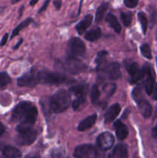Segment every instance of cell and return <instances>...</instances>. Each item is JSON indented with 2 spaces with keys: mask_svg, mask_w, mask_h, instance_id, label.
Segmentation results:
<instances>
[{
  "mask_svg": "<svg viewBox=\"0 0 157 158\" xmlns=\"http://www.w3.org/2000/svg\"><path fill=\"white\" fill-rule=\"evenodd\" d=\"M37 2H38V1H35V0H34V1H31L29 4H30L31 6H34V5H35V4H36Z\"/></svg>",
  "mask_w": 157,
  "mask_h": 158,
  "instance_id": "cell-42",
  "label": "cell"
},
{
  "mask_svg": "<svg viewBox=\"0 0 157 158\" xmlns=\"http://www.w3.org/2000/svg\"><path fill=\"white\" fill-rule=\"evenodd\" d=\"M156 65H157V58H156Z\"/></svg>",
  "mask_w": 157,
  "mask_h": 158,
  "instance_id": "cell-45",
  "label": "cell"
},
{
  "mask_svg": "<svg viewBox=\"0 0 157 158\" xmlns=\"http://www.w3.org/2000/svg\"><path fill=\"white\" fill-rule=\"evenodd\" d=\"M152 137H153V138L157 141V124H156V126L153 128V130H152Z\"/></svg>",
  "mask_w": 157,
  "mask_h": 158,
  "instance_id": "cell-37",
  "label": "cell"
},
{
  "mask_svg": "<svg viewBox=\"0 0 157 158\" xmlns=\"http://www.w3.org/2000/svg\"><path fill=\"white\" fill-rule=\"evenodd\" d=\"M4 132H5V127L3 126L2 122H0V137L4 134Z\"/></svg>",
  "mask_w": 157,
  "mask_h": 158,
  "instance_id": "cell-40",
  "label": "cell"
},
{
  "mask_svg": "<svg viewBox=\"0 0 157 158\" xmlns=\"http://www.w3.org/2000/svg\"><path fill=\"white\" fill-rule=\"evenodd\" d=\"M92 16L91 15H87L83 18V19L82 21H80L78 24L75 26V29L77 30L78 33L79 35H83L85 32L86 31V29L90 26V25L92 24Z\"/></svg>",
  "mask_w": 157,
  "mask_h": 158,
  "instance_id": "cell-17",
  "label": "cell"
},
{
  "mask_svg": "<svg viewBox=\"0 0 157 158\" xmlns=\"http://www.w3.org/2000/svg\"><path fill=\"white\" fill-rule=\"evenodd\" d=\"M37 137V131L34 129L25 132L18 133L15 137V142L20 146H28L35 141Z\"/></svg>",
  "mask_w": 157,
  "mask_h": 158,
  "instance_id": "cell-10",
  "label": "cell"
},
{
  "mask_svg": "<svg viewBox=\"0 0 157 158\" xmlns=\"http://www.w3.org/2000/svg\"><path fill=\"white\" fill-rule=\"evenodd\" d=\"M58 69L70 74H78L84 72L86 69V66L82 63L78 59L66 57L56 63Z\"/></svg>",
  "mask_w": 157,
  "mask_h": 158,
  "instance_id": "cell-3",
  "label": "cell"
},
{
  "mask_svg": "<svg viewBox=\"0 0 157 158\" xmlns=\"http://www.w3.org/2000/svg\"><path fill=\"white\" fill-rule=\"evenodd\" d=\"M115 138L109 132H104L100 134L96 139V143L99 148L103 151H108L113 147Z\"/></svg>",
  "mask_w": 157,
  "mask_h": 158,
  "instance_id": "cell-12",
  "label": "cell"
},
{
  "mask_svg": "<svg viewBox=\"0 0 157 158\" xmlns=\"http://www.w3.org/2000/svg\"><path fill=\"white\" fill-rule=\"evenodd\" d=\"M37 116V108L30 102L23 101L14 108L11 120L12 122L18 123L16 127V131L18 133H21L32 129Z\"/></svg>",
  "mask_w": 157,
  "mask_h": 158,
  "instance_id": "cell-1",
  "label": "cell"
},
{
  "mask_svg": "<svg viewBox=\"0 0 157 158\" xmlns=\"http://www.w3.org/2000/svg\"><path fill=\"white\" fill-rule=\"evenodd\" d=\"M1 158H22L19 150L12 146H6L3 148Z\"/></svg>",
  "mask_w": 157,
  "mask_h": 158,
  "instance_id": "cell-16",
  "label": "cell"
},
{
  "mask_svg": "<svg viewBox=\"0 0 157 158\" xmlns=\"http://www.w3.org/2000/svg\"><path fill=\"white\" fill-rule=\"evenodd\" d=\"M108 9V3L103 2L99 6V8L96 10V13H95V21L97 23H99L103 20V16H104L105 13H106V10Z\"/></svg>",
  "mask_w": 157,
  "mask_h": 158,
  "instance_id": "cell-23",
  "label": "cell"
},
{
  "mask_svg": "<svg viewBox=\"0 0 157 158\" xmlns=\"http://www.w3.org/2000/svg\"><path fill=\"white\" fill-rule=\"evenodd\" d=\"M49 0H48V1H46V2L44 3V5H43V6H42V7L41 9H39V11H38V12H42V11H44L45 9H46V8H47V6H48V4H49Z\"/></svg>",
  "mask_w": 157,
  "mask_h": 158,
  "instance_id": "cell-38",
  "label": "cell"
},
{
  "mask_svg": "<svg viewBox=\"0 0 157 158\" xmlns=\"http://www.w3.org/2000/svg\"><path fill=\"white\" fill-rule=\"evenodd\" d=\"M53 5L54 6H55V8H56V9H59L60 8H61V5H62V2L61 1H58V0H55V1L53 2Z\"/></svg>",
  "mask_w": 157,
  "mask_h": 158,
  "instance_id": "cell-36",
  "label": "cell"
},
{
  "mask_svg": "<svg viewBox=\"0 0 157 158\" xmlns=\"http://www.w3.org/2000/svg\"><path fill=\"white\" fill-rule=\"evenodd\" d=\"M121 111V106L119 103L112 105L105 114V123H109L113 121Z\"/></svg>",
  "mask_w": 157,
  "mask_h": 158,
  "instance_id": "cell-14",
  "label": "cell"
},
{
  "mask_svg": "<svg viewBox=\"0 0 157 158\" xmlns=\"http://www.w3.org/2000/svg\"><path fill=\"white\" fill-rule=\"evenodd\" d=\"M69 92L75 96V98L86 96V86L83 84H78L77 86H72L69 88Z\"/></svg>",
  "mask_w": 157,
  "mask_h": 158,
  "instance_id": "cell-22",
  "label": "cell"
},
{
  "mask_svg": "<svg viewBox=\"0 0 157 158\" xmlns=\"http://www.w3.org/2000/svg\"><path fill=\"white\" fill-rule=\"evenodd\" d=\"M132 97H133V100H135V101L136 102L139 110L141 113L142 115L145 118H148L150 117L152 114V106L147 100H146L142 97L139 88H135V89H133Z\"/></svg>",
  "mask_w": 157,
  "mask_h": 158,
  "instance_id": "cell-7",
  "label": "cell"
},
{
  "mask_svg": "<svg viewBox=\"0 0 157 158\" xmlns=\"http://www.w3.org/2000/svg\"><path fill=\"white\" fill-rule=\"evenodd\" d=\"M153 99L154 100H157V83L155 85V87L153 89Z\"/></svg>",
  "mask_w": 157,
  "mask_h": 158,
  "instance_id": "cell-39",
  "label": "cell"
},
{
  "mask_svg": "<svg viewBox=\"0 0 157 158\" xmlns=\"http://www.w3.org/2000/svg\"><path fill=\"white\" fill-rule=\"evenodd\" d=\"M97 115L96 114H92V115L89 116L86 119L80 122V123L78 126V131H85L86 130L89 129L95 124L96 121Z\"/></svg>",
  "mask_w": 157,
  "mask_h": 158,
  "instance_id": "cell-19",
  "label": "cell"
},
{
  "mask_svg": "<svg viewBox=\"0 0 157 158\" xmlns=\"http://www.w3.org/2000/svg\"><path fill=\"white\" fill-rule=\"evenodd\" d=\"M28 158H36V157H28Z\"/></svg>",
  "mask_w": 157,
  "mask_h": 158,
  "instance_id": "cell-44",
  "label": "cell"
},
{
  "mask_svg": "<svg viewBox=\"0 0 157 158\" xmlns=\"http://www.w3.org/2000/svg\"><path fill=\"white\" fill-rule=\"evenodd\" d=\"M22 40H20L19 41H18V43H17V44L15 45V46H14V47H13V49H18V48L19 47L20 45L22 44Z\"/></svg>",
  "mask_w": 157,
  "mask_h": 158,
  "instance_id": "cell-41",
  "label": "cell"
},
{
  "mask_svg": "<svg viewBox=\"0 0 157 158\" xmlns=\"http://www.w3.org/2000/svg\"><path fill=\"white\" fill-rule=\"evenodd\" d=\"M73 155L75 158H95L96 153L92 144H82L75 148Z\"/></svg>",
  "mask_w": 157,
  "mask_h": 158,
  "instance_id": "cell-11",
  "label": "cell"
},
{
  "mask_svg": "<svg viewBox=\"0 0 157 158\" xmlns=\"http://www.w3.org/2000/svg\"><path fill=\"white\" fill-rule=\"evenodd\" d=\"M127 147L124 143H119L112 151V155L109 158H127Z\"/></svg>",
  "mask_w": 157,
  "mask_h": 158,
  "instance_id": "cell-18",
  "label": "cell"
},
{
  "mask_svg": "<svg viewBox=\"0 0 157 158\" xmlns=\"http://www.w3.org/2000/svg\"><path fill=\"white\" fill-rule=\"evenodd\" d=\"M143 77H146L145 80V90L148 95H152L153 93L154 87H155V80H154L153 75L151 71L150 66L148 65H145L143 66Z\"/></svg>",
  "mask_w": 157,
  "mask_h": 158,
  "instance_id": "cell-13",
  "label": "cell"
},
{
  "mask_svg": "<svg viewBox=\"0 0 157 158\" xmlns=\"http://www.w3.org/2000/svg\"><path fill=\"white\" fill-rule=\"evenodd\" d=\"M8 36H9V34L8 33L5 34L4 36H3L1 42H0V46H2L6 44V42H7V40H8Z\"/></svg>",
  "mask_w": 157,
  "mask_h": 158,
  "instance_id": "cell-35",
  "label": "cell"
},
{
  "mask_svg": "<svg viewBox=\"0 0 157 158\" xmlns=\"http://www.w3.org/2000/svg\"><path fill=\"white\" fill-rule=\"evenodd\" d=\"M97 70L103 72L111 80H117L121 77L120 66L116 62L107 63L105 60L97 66Z\"/></svg>",
  "mask_w": 157,
  "mask_h": 158,
  "instance_id": "cell-6",
  "label": "cell"
},
{
  "mask_svg": "<svg viewBox=\"0 0 157 158\" xmlns=\"http://www.w3.org/2000/svg\"><path fill=\"white\" fill-rule=\"evenodd\" d=\"M4 9H5V8H3V7H0V15H1V14L2 13L3 11H4Z\"/></svg>",
  "mask_w": 157,
  "mask_h": 158,
  "instance_id": "cell-43",
  "label": "cell"
},
{
  "mask_svg": "<svg viewBox=\"0 0 157 158\" xmlns=\"http://www.w3.org/2000/svg\"><path fill=\"white\" fill-rule=\"evenodd\" d=\"M40 83V72L32 70L18 79L17 84L21 87H34Z\"/></svg>",
  "mask_w": 157,
  "mask_h": 158,
  "instance_id": "cell-8",
  "label": "cell"
},
{
  "mask_svg": "<svg viewBox=\"0 0 157 158\" xmlns=\"http://www.w3.org/2000/svg\"><path fill=\"white\" fill-rule=\"evenodd\" d=\"M122 21L125 26H129L132 19V14L130 12H122L120 14Z\"/></svg>",
  "mask_w": 157,
  "mask_h": 158,
  "instance_id": "cell-30",
  "label": "cell"
},
{
  "mask_svg": "<svg viewBox=\"0 0 157 158\" xmlns=\"http://www.w3.org/2000/svg\"><path fill=\"white\" fill-rule=\"evenodd\" d=\"M138 19L140 24H141L143 32L144 34H146V30H147V26H148V20H147V18H146V14H145L143 12H139L138 13Z\"/></svg>",
  "mask_w": 157,
  "mask_h": 158,
  "instance_id": "cell-28",
  "label": "cell"
},
{
  "mask_svg": "<svg viewBox=\"0 0 157 158\" xmlns=\"http://www.w3.org/2000/svg\"><path fill=\"white\" fill-rule=\"evenodd\" d=\"M32 22V19L31 18H27L26 20H24L23 22H22V23H20V24L18 25V26H17L15 29H14L13 31H12V35H11V39H12L13 37H15V35H18V34L19 33L20 31H22L23 29H25L26 27H27V26H29V25Z\"/></svg>",
  "mask_w": 157,
  "mask_h": 158,
  "instance_id": "cell-24",
  "label": "cell"
},
{
  "mask_svg": "<svg viewBox=\"0 0 157 158\" xmlns=\"http://www.w3.org/2000/svg\"><path fill=\"white\" fill-rule=\"evenodd\" d=\"M67 76L58 73L40 72V83L49 85H58L73 82Z\"/></svg>",
  "mask_w": 157,
  "mask_h": 158,
  "instance_id": "cell-4",
  "label": "cell"
},
{
  "mask_svg": "<svg viewBox=\"0 0 157 158\" xmlns=\"http://www.w3.org/2000/svg\"><path fill=\"white\" fill-rule=\"evenodd\" d=\"M91 101L92 103H95L99 100L100 97V91L99 89V87L97 85H93L91 89Z\"/></svg>",
  "mask_w": 157,
  "mask_h": 158,
  "instance_id": "cell-29",
  "label": "cell"
},
{
  "mask_svg": "<svg viewBox=\"0 0 157 158\" xmlns=\"http://www.w3.org/2000/svg\"><path fill=\"white\" fill-rule=\"evenodd\" d=\"M102 32L100 28L95 27L87 32L85 35V39L89 42H95L101 37Z\"/></svg>",
  "mask_w": 157,
  "mask_h": 158,
  "instance_id": "cell-21",
  "label": "cell"
},
{
  "mask_svg": "<svg viewBox=\"0 0 157 158\" xmlns=\"http://www.w3.org/2000/svg\"><path fill=\"white\" fill-rule=\"evenodd\" d=\"M124 4L128 8H135L138 5L137 0H125Z\"/></svg>",
  "mask_w": 157,
  "mask_h": 158,
  "instance_id": "cell-34",
  "label": "cell"
},
{
  "mask_svg": "<svg viewBox=\"0 0 157 158\" xmlns=\"http://www.w3.org/2000/svg\"><path fill=\"white\" fill-rule=\"evenodd\" d=\"M103 89L105 94L107 96V97H110L115 93V89H116V85L112 83H107V84L103 86Z\"/></svg>",
  "mask_w": 157,
  "mask_h": 158,
  "instance_id": "cell-31",
  "label": "cell"
},
{
  "mask_svg": "<svg viewBox=\"0 0 157 158\" xmlns=\"http://www.w3.org/2000/svg\"><path fill=\"white\" fill-rule=\"evenodd\" d=\"M149 15H150V22H151V24H152V25L155 23V20H156L157 12L156 10H155V8L152 7V6H149Z\"/></svg>",
  "mask_w": 157,
  "mask_h": 158,
  "instance_id": "cell-33",
  "label": "cell"
},
{
  "mask_svg": "<svg viewBox=\"0 0 157 158\" xmlns=\"http://www.w3.org/2000/svg\"><path fill=\"white\" fill-rule=\"evenodd\" d=\"M51 158H69L67 153L62 148H54L50 152Z\"/></svg>",
  "mask_w": 157,
  "mask_h": 158,
  "instance_id": "cell-26",
  "label": "cell"
},
{
  "mask_svg": "<svg viewBox=\"0 0 157 158\" xmlns=\"http://www.w3.org/2000/svg\"><path fill=\"white\" fill-rule=\"evenodd\" d=\"M71 103L69 93L65 89L57 91L49 100V106L52 112L59 114L68 109Z\"/></svg>",
  "mask_w": 157,
  "mask_h": 158,
  "instance_id": "cell-2",
  "label": "cell"
},
{
  "mask_svg": "<svg viewBox=\"0 0 157 158\" xmlns=\"http://www.w3.org/2000/svg\"><path fill=\"white\" fill-rule=\"evenodd\" d=\"M114 127L115 129V134H116L118 140H123L127 137L128 134H129V131H128L127 127L124 123H123L119 120H117L114 123Z\"/></svg>",
  "mask_w": 157,
  "mask_h": 158,
  "instance_id": "cell-15",
  "label": "cell"
},
{
  "mask_svg": "<svg viewBox=\"0 0 157 158\" xmlns=\"http://www.w3.org/2000/svg\"><path fill=\"white\" fill-rule=\"evenodd\" d=\"M125 68L129 73L130 77V83H135L143 78V71L140 69L139 66L136 62L131 60H125Z\"/></svg>",
  "mask_w": 157,
  "mask_h": 158,
  "instance_id": "cell-9",
  "label": "cell"
},
{
  "mask_svg": "<svg viewBox=\"0 0 157 158\" xmlns=\"http://www.w3.org/2000/svg\"><path fill=\"white\" fill-rule=\"evenodd\" d=\"M140 52H141L142 55H143L145 58L148 59V60H151V59H152V52H151V49L150 48H149V45H142V46H140Z\"/></svg>",
  "mask_w": 157,
  "mask_h": 158,
  "instance_id": "cell-32",
  "label": "cell"
},
{
  "mask_svg": "<svg viewBox=\"0 0 157 158\" xmlns=\"http://www.w3.org/2000/svg\"><path fill=\"white\" fill-rule=\"evenodd\" d=\"M86 45L83 40L77 37H74L69 40L67 44V57L78 59V57L83 56L86 53Z\"/></svg>",
  "mask_w": 157,
  "mask_h": 158,
  "instance_id": "cell-5",
  "label": "cell"
},
{
  "mask_svg": "<svg viewBox=\"0 0 157 158\" xmlns=\"http://www.w3.org/2000/svg\"><path fill=\"white\" fill-rule=\"evenodd\" d=\"M85 103H86V96L75 97V100L72 102V108L75 111L80 110H82L83 108Z\"/></svg>",
  "mask_w": 157,
  "mask_h": 158,
  "instance_id": "cell-25",
  "label": "cell"
},
{
  "mask_svg": "<svg viewBox=\"0 0 157 158\" xmlns=\"http://www.w3.org/2000/svg\"><path fill=\"white\" fill-rule=\"evenodd\" d=\"M106 22L108 23L109 26L115 31L116 33H120L122 30V27H121V25L120 23H119L118 19H117L116 17L112 13H109L107 15L106 18Z\"/></svg>",
  "mask_w": 157,
  "mask_h": 158,
  "instance_id": "cell-20",
  "label": "cell"
},
{
  "mask_svg": "<svg viewBox=\"0 0 157 158\" xmlns=\"http://www.w3.org/2000/svg\"><path fill=\"white\" fill-rule=\"evenodd\" d=\"M11 81L12 80L9 74L5 72L0 73V90L5 89L11 83Z\"/></svg>",
  "mask_w": 157,
  "mask_h": 158,
  "instance_id": "cell-27",
  "label": "cell"
}]
</instances>
